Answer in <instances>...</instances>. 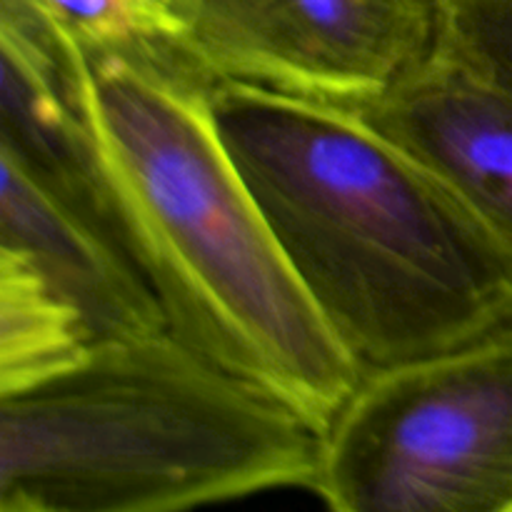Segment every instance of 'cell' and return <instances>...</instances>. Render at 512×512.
<instances>
[{
	"label": "cell",
	"mask_w": 512,
	"mask_h": 512,
	"mask_svg": "<svg viewBox=\"0 0 512 512\" xmlns=\"http://www.w3.org/2000/svg\"><path fill=\"white\" fill-rule=\"evenodd\" d=\"M355 113L443 178L512 250V88L438 45Z\"/></svg>",
	"instance_id": "6"
},
{
	"label": "cell",
	"mask_w": 512,
	"mask_h": 512,
	"mask_svg": "<svg viewBox=\"0 0 512 512\" xmlns=\"http://www.w3.org/2000/svg\"><path fill=\"white\" fill-rule=\"evenodd\" d=\"M0 248L23 255L68 300L93 340L168 330L163 308L138 265L90 220L3 158Z\"/></svg>",
	"instance_id": "7"
},
{
	"label": "cell",
	"mask_w": 512,
	"mask_h": 512,
	"mask_svg": "<svg viewBox=\"0 0 512 512\" xmlns=\"http://www.w3.org/2000/svg\"><path fill=\"white\" fill-rule=\"evenodd\" d=\"M83 50L125 248L168 330L325 430L363 370L305 293L230 155L210 105L215 80L173 30Z\"/></svg>",
	"instance_id": "1"
},
{
	"label": "cell",
	"mask_w": 512,
	"mask_h": 512,
	"mask_svg": "<svg viewBox=\"0 0 512 512\" xmlns=\"http://www.w3.org/2000/svg\"><path fill=\"white\" fill-rule=\"evenodd\" d=\"M323 430L173 330L98 340L0 395V503L38 512H190L310 488Z\"/></svg>",
	"instance_id": "3"
},
{
	"label": "cell",
	"mask_w": 512,
	"mask_h": 512,
	"mask_svg": "<svg viewBox=\"0 0 512 512\" xmlns=\"http://www.w3.org/2000/svg\"><path fill=\"white\" fill-rule=\"evenodd\" d=\"M313 490L330 512H510L512 320L363 373L323 430Z\"/></svg>",
	"instance_id": "4"
},
{
	"label": "cell",
	"mask_w": 512,
	"mask_h": 512,
	"mask_svg": "<svg viewBox=\"0 0 512 512\" xmlns=\"http://www.w3.org/2000/svg\"><path fill=\"white\" fill-rule=\"evenodd\" d=\"M83 48L123 45L178 25L143 0H38Z\"/></svg>",
	"instance_id": "10"
},
{
	"label": "cell",
	"mask_w": 512,
	"mask_h": 512,
	"mask_svg": "<svg viewBox=\"0 0 512 512\" xmlns=\"http://www.w3.org/2000/svg\"><path fill=\"white\" fill-rule=\"evenodd\" d=\"M438 45L512 88V0H443Z\"/></svg>",
	"instance_id": "9"
},
{
	"label": "cell",
	"mask_w": 512,
	"mask_h": 512,
	"mask_svg": "<svg viewBox=\"0 0 512 512\" xmlns=\"http://www.w3.org/2000/svg\"><path fill=\"white\" fill-rule=\"evenodd\" d=\"M93 343L83 315L23 255L0 248V395L70 368Z\"/></svg>",
	"instance_id": "8"
},
{
	"label": "cell",
	"mask_w": 512,
	"mask_h": 512,
	"mask_svg": "<svg viewBox=\"0 0 512 512\" xmlns=\"http://www.w3.org/2000/svg\"><path fill=\"white\" fill-rule=\"evenodd\" d=\"M215 123L318 313L363 373L512 320V250L355 110L215 80Z\"/></svg>",
	"instance_id": "2"
},
{
	"label": "cell",
	"mask_w": 512,
	"mask_h": 512,
	"mask_svg": "<svg viewBox=\"0 0 512 512\" xmlns=\"http://www.w3.org/2000/svg\"><path fill=\"white\" fill-rule=\"evenodd\" d=\"M0 512H38V510H30L25 505H15V503H0Z\"/></svg>",
	"instance_id": "12"
},
{
	"label": "cell",
	"mask_w": 512,
	"mask_h": 512,
	"mask_svg": "<svg viewBox=\"0 0 512 512\" xmlns=\"http://www.w3.org/2000/svg\"><path fill=\"white\" fill-rule=\"evenodd\" d=\"M175 20L213 80L355 110L433 55L443 0H178Z\"/></svg>",
	"instance_id": "5"
},
{
	"label": "cell",
	"mask_w": 512,
	"mask_h": 512,
	"mask_svg": "<svg viewBox=\"0 0 512 512\" xmlns=\"http://www.w3.org/2000/svg\"><path fill=\"white\" fill-rule=\"evenodd\" d=\"M510 512H512V510H510Z\"/></svg>",
	"instance_id": "13"
},
{
	"label": "cell",
	"mask_w": 512,
	"mask_h": 512,
	"mask_svg": "<svg viewBox=\"0 0 512 512\" xmlns=\"http://www.w3.org/2000/svg\"><path fill=\"white\" fill-rule=\"evenodd\" d=\"M143 3H148L150 8L158 10L160 15H165V18H170L175 25H178V20H175V5H178V0H143Z\"/></svg>",
	"instance_id": "11"
}]
</instances>
